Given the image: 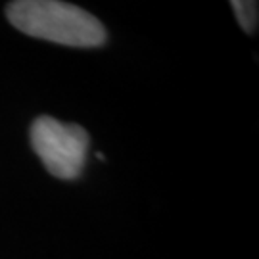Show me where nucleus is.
I'll return each instance as SVG.
<instances>
[{
	"label": "nucleus",
	"mask_w": 259,
	"mask_h": 259,
	"mask_svg": "<svg viewBox=\"0 0 259 259\" xmlns=\"http://www.w3.org/2000/svg\"><path fill=\"white\" fill-rule=\"evenodd\" d=\"M234 10V16L238 19L240 27L246 33H255L257 31V14L259 4L257 2H250V0H234L231 4Z\"/></svg>",
	"instance_id": "7ed1b4c3"
},
{
	"label": "nucleus",
	"mask_w": 259,
	"mask_h": 259,
	"mask_svg": "<svg viewBox=\"0 0 259 259\" xmlns=\"http://www.w3.org/2000/svg\"><path fill=\"white\" fill-rule=\"evenodd\" d=\"M31 146L48 173L58 179H75L83 171L89 135L79 125L42 115L31 125Z\"/></svg>",
	"instance_id": "f03ea898"
},
{
	"label": "nucleus",
	"mask_w": 259,
	"mask_h": 259,
	"mask_svg": "<svg viewBox=\"0 0 259 259\" xmlns=\"http://www.w3.org/2000/svg\"><path fill=\"white\" fill-rule=\"evenodd\" d=\"M10 23L29 37L65 47L93 48L106 40V29L94 18L67 2L56 0H18L6 6Z\"/></svg>",
	"instance_id": "f257e3e1"
}]
</instances>
